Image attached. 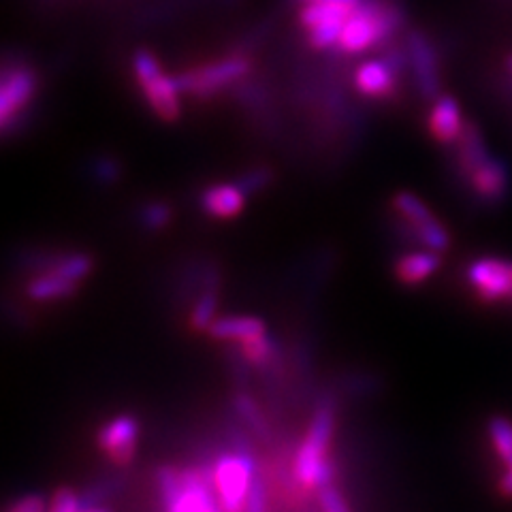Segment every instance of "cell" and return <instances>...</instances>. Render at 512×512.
Instances as JSON below:
<instances>
[{"label": "cell", "instance_id": "cell-39", "mask_svg": "<svg viewBox=\"0 0 512 512\" xmlns=\"http://www.w3.org/2000/svg\"><path fill=\"white\" fill-rule=\"evenodd\" d=\"M508 69H510V73H512V58H508Z\"/></svg>", "mask_w": 512, "mask_h": 512}, {"label": "cell", "instance_id": "cell-31", "mask_svg": "<svg viewBox=\"0 0 512 512\" xmlns=\"http://www.w3.org/2000/svg\"><path fill=\"white\" fill-rule=\"evenodd\" d=\"M318 502L323 512H352L344 500V495L333 485H325L323 489H318Z\"/></svg>", "mask_w": 512, "mask_h": 512}, {"label": "cell", "instance_id": "cell-16", "mask_svg": "<svg viewBox=\"0 0 512 512\" xmlns=\"http://www.w3.org/2000/svg\"><path fill=\"white\" fill-rule=\"evenodd\" d=\"M214 340H222V342H246L250 338H256V335L267 333L265 331V323L261 318L254 316H222L216 318L210 331Z\"/></svg>", "mask_w": 512, "mask_h": 512}, {"label": "cell", "instance_id": "cell-8", "mask_svg": "<svg viewBox=\"0 0 512 512\" xmlns=\"http://www.w3.org/2000/svg\"><path fill=\"white\" fill-rule=\"evenodd\" d=\"M408 62L412 64L414 84L423 99H436L440 94V60L436 47L419 30H412L406 41Z\"/></svg>", "mask_w": 512, "mask_h": 512}, {"label": "cell", "instance_id": "cell-18", "mask_svg": "<svg viewBox=\"0 0 512 512\" xmlns=\"http://www.w3.org/2000/svg\"><path fill=\"white\" fill-rule=\"evenodd\" d=\"M489 158V152L485 148V141L480 137V131L474 124H466L463 128V133L459 137V165L461 171L470 175L485 163Z\"/></svg>", "mask_w": 512, "mask_h": 512}, {"label": "cell", "instance_id": "cell-35", "mask_svg": "<svg viewBox=\"0 0 512 512\" xmlns=\"http://www.w3.org/2000/svg\"><path fill=\"white\" fill-rule=\"evenodd\" d=\"M47 510H50V506L45 504L41 495L30 493V495H24V498H20V500H15L7 512H47Z\"/></svg>", "mask_w": 512, "mask_h": 512}, {"label": "cell", "instance_id": "cell-9", "mask_svg": "<svg viewBox=\"0 0 512 512\" xmlns=\"http://www.w3.org/2000/svg\"><path fill=\"white\" fill-rule=\"evenodd\" d=\"M137 440H139V423L131 414H120L116 419L105 423L99 431V446L107 457L126 466L137 455Z\"/></svg>", "mask_w": 512, "mask_h": 512}, {"label": "cell", "instance_id": "cell-34", "mask_svg": "<svg viewBox=\"0 0 512 512\" xmlns=\"http://www.w3.org/2000/svg\"><path fill=\"white\" fill-rule=\"evenodd\" d=\"M244 512H267V493H265L263 480L254 478L252 489H250V493H248V500H246Z\"/></svg>", "mask_w": 512, "mask_h": 512}, {"label": "cell", "instance_id": "cell-38", "mask_svg": "<svg viewBox=\"0 0 512 512\" xmlns=\"http://www.w3.org/2000/svg\"><path fill=\"white\" fill-rule=\"evenodd\" d=\"M82 512H109V510H105V508H94V506H88V508H84Z\"/></svg>", "mask_w": 512, "mask_h": 512}, {"label": "cell", "instance_id": "cell-30", "mask_svg": "<svg viewBox=\"0 0 512 512\" xmlns=\"http://www.w3.org/2000/svg\"><path fill=\"white\" fill-rule=\"evenodd\" d=\"M84 502L82 495H77L73 489H58L50 502V510L47 512H82Z\"/></svg>", "mask_w": 512, "mask_h": 512}, {"label": "cell", "instance_id": "cell-17", "mask_svg": "<svg viewBox=\"0 0 512 512\" xmlns=\"http://www.w3.org/2000/svg\"><path fill=\"white\" fill-rule=\"evenodd\" d=\"M75 282L62 278L56 271H47L43 276L32 278L26 286V295L35 301H60V299H69L77 293Z\"/></svg>", "mask_w": 512, "mask_h": 512}, {"label": "cell", "instance_id": "cell-2", "mask_svg": "<svg viewBox=\"0 0 512 512\" xmlns=\"http://www.w3.org/2000/svg\"><path fill=\"white\" fill-rule=\"evenodd\" d=\"M335 416L329 406H320L312 416L308 436L303 438L295 455V476L303 487L323 489L331 485L333 468L327 459L329 444L333 438Z\"/></svg>", "mask_w": 512, "mask_h": 512}, {"label": "cell", "instance_id": "cell-13", "mask_svg": "<svg viewBox=\"0 0 512 512\" xmlns=\"http://www.w3.org/2000/svg\"><path fill=\"white\" fill-rule=\"evenodd\" d=\"M468 180H470L476 195L487 203L502 201L506 197L508 186H510L506 165L502 163V160H495V158H487L485 163L480 165Z\"/></svg>", "mask_w": 512, "mask_h": 512}, {"label": "cell", "instance_id": "cell-1", "mask_svg": "<svg viewBox=\"0 0 512 512\" xmlns=\"http://www.w3.org/2000/svg\"><path fill=\"white\" fill-rule=\"evenodd\" d=\"M404 24V13L391 3L363 0L352 9L340 37V50L346 54H363L389 41Z\"/></svg>", "mask_w": 512, "mask_h": 512}, {"label": "cell", "instance_id": "cell-3", "mask_svg": "<svg viewBox=\"0 0 512 512\" xmlns=\"http://www.w3.org/2000/svg\"><path fill=\"white\" fill-rule=\"evenodd\" d=\"M158 489L165 512H222L218 498L212 495V487L197 470L178 472L160 468Z\"/></svg>", "mask_w": 512, "mask_h": 512}, {"label": "cell", "instance_id": "cell-24", "mask_svg": "<svg viewBox=\"0 0 512 512\" xmlns=\"http://www.w3.org/2000/svg\"><path fill=\"white\" fill-rule=\"evenodd\" d=\"M216 310H218V293L216 291H207L197 301V306L192 308L190 327L195 329V331H210L212 323L216 320Z\"/></svg>", "mask_w": 512, "mask_h": 512}, {"label": "cell", "instance_id": "cell-23", "mask_svg": "<svg viewBox=\"0 0 512 512\" xmlns=\"http://www.w3.org/2000/svg\"><path fill=\"white\" fill-rule=\"evenodd\" d=\"M52 271L60 274L62 278H67L75 284L86 280L92 271V259L88 254H69L62 256V259L52 267Z\"/></svg>", "mask_w": 512, "mask_h": 512}, {"label": "cell", "instance_id": "cell-20", "mask_svg": "<svg viewBox=\"0 0 512 512\" xmlns=\"http://www.w3.org/2000/svg\"><path fill=\"white\" fill-rule=\"evenodd\" d=\"M352 9L344 5H331V3H308L299 13L301 26L310 30L314 26H320L331 20H348Z\"/></svg>", "mask_w": 512, "mask_h": 512}, {"label": "cell", "instance_id": "cell-10", "mask_svg": "<svg viewBox=\"0 0 512 512\" xmlns=\"http://www.w3.org/2000/svg\"><path fill=\"white\" fill-rule=\"evenodd\" d=\"M399 75L402 73L393 69L384 58L367 60L355 71V88L370 99H389L397 88Z\"/></svg>", "mask_w": 512, "mask_h": 512}, {"label": "cell", "instance_id": "cell-32", "mask_svg": "<svg viewBox=\"0 0 512 512\" xmlns=\"http://www.w3.org/2000/svg\"><path fill=\"white\" fill-rule=\"evenodd\" d=\"M271 180H274V173H271L269 169L265 167H259V169H250L246 171L242 178H239V186H242L248 195L250 192H256V190H263L271 184Z\"/></svg>", "mask_w": 512, "mask_h": 512}, {"label": "cell", "instance_id": "cell-27", "mask_svg": "<svg viewBox=\"0 0 512 512\" xmlns=\"http://www.w3.org/2000/svg\"><path fill=\"white\" fill-rule=\"evenodd\" d=\"M242 352L250 363H265L274 355V342L267 338V333H261L256 338L242 342Z\"/></svg>", "mask_w": 512, "mask_h": 512}, {"label": "cell", "instance_id": "cell-22", "mask_svg": "<svg viewBox=\"0 0 512 512\" xmlns=\"http://www.w3.org/2000/svg\"><path fill=\"white\" fill-rule=\"evenodd\" d=\"M489 440L493 444L495 455L500 457V461H510L512 459V421L506 419V416H493L489 421Z\"/></svg>", "mask_w": 512, "mask_h": 512}, {"label": "cell", "instance_id": "cell-21", "mask_svg": "<svg viewBox=\"0 0 512 512\" xmlns=\"http://www.w3.org/2000/svg\"><path fill=\"white\" fill-rule=\"evenodd\" d=\"M393 210L397 212L399 218H402L408 224L410 229L416 227V224L434 218V214H431L429 207L419 197L412 195V192H397L395 199H393Z\"/></svg>", "mask_w": 512, "mask_h": 512}, {"label": "cell", "instance_id": "cell-28", "mask_svg": "<svg viewBox=\"0 0 512 512\" xmlns=\"http://www.w3.org/2000/svg\"><path fill=\"white\" fill-rule=\"evenodd\" d=\"M133 71H135V77H137L139 86L141 84H148L150 79H154V77H158L160 73H163V69H160V62L148 50H141V52L135 54V58H133Z\"/></svg>", "mask_w": 512, "mask_h": 512}, {"label": "cell", "instance_id": "cell-11", "mask_svg": "<svg viewBox=\"0 0 512 512\" xmlns=\"http://www.w3.org/2000/svg\"><path fill=\"white\" fill-rule=\"evenodd\" d=\"M141 92L146 96V101L150 103L154 114L165 120V122H175L182 114L180 107V86L175 82V75L169 77L165 73H160L158 77L150 79L148 84H141Z\"/></svg>", "mask_w": 512, "mask_h": 512}, {"label": "cell", "instance_id": "cell-12", "mask_svg": "<svg viewBox=\"0 0 512 512\" xmlns=\"http://www.w3.org/2000/svg\"><path fill=\"white\" fill-rule=\"evenodd\" d=\"M248 192L235 184H214L201 195V207L207 216L218 220H229L244 212Z\"/></svg>", "mask_w": 512, "mask_h": 512}, {"label": "cell", "instance_id": "cell-33", "mask_svg": "<svg viewBox=\"0 0 512 512\" xmlns=\"http://www.w3.org/2000/svg\"><path fill=\"white\" fill-rule=\"evenodd\" d=\"M92 173H94V178L99 180L101 184H114L120 178V167H118L116 160L99 158L92 165Z\"/></svg>", "mask_w": 512, "mask_h": 512}, {"label": "cell", "instance_id": "cell-7", "mask_svg": "<svg viewBox=\"0 0 512 512\" xmlns=\"http://www.w3.org/2000/svg\"><path fill=\"white\" fill-rule=\"evenodd\" d=\"M468 282L476 291V295L487 303L512 301V263L495 256H485L470 263Z\"/></svg>", "mask_w": 512, "mask_h": 512}, {"label": "cell", "instance_id": "cell-19", "mask_svg": "<svg viewBox=\"0 0 512 512\" xmlns=\"http://www.w3.org/2000/svg\"><path fill=\"white\" fill-rule=\"evenodd\" d=\"M410 233L414 235L416 242H419L427 250H434V252L442 254L444 250H448V246H451V235H448L446 227L436 216L431 220L416 224V227L410 229Z\"/></svg>", "mask_w": 512, "mask_h": 512}, {"label": "cell", "instance_id": "cell-4", "mask_svg": "<svg viewBox=\"0 0 512 512\" xmlns=\"http://www.w3.org/2000/svg\"><path fill=\"white\" fill-rule=\"evenodd\" d=\"M214 493L222 512H244L254 483V459L248 451L224 453L212 472Z\"/></svg>", "mask_w": 512, "mask_h": 512}, {"label": "cell", "instance_id": "cell-14", "mask_svg": "<svg viewBox=\"0 0 512 512\" xmlns=\"http://www.w3.org/2000/svg\"><path fill=\"white\" fill-rule=\"evenodd\" d=\"M463 128L461 120V111L455 99L451 96H440L436 101V105L431 107V114H429V131L434 135L440 143H453L459 141Z\"/></svg>", "mask_w": 512, "mask_h": 512}, {"label": "cell", "instance_id": "cell-15", "mask_svg": "<svg viewBox=\"0 0 512 512\" xmlns=\"http://www.w3.org/2000/svg\"><path fill=\"white\" fill-rule=\"evenodd\" d=\"M440 265H442V254L425 248L421 252L404 254L402 259L395 263V276L406 286L423 284L425 280H429L436 274Z\"/></svg>", "mask_w": 512, "mask_h": 512}, {"label": "cell", "instance_id": "cell-5", "mask_svg": "<svg viewBox=\"0 0 512 512\" xmlns=\"http://www.w3.org/2000/svg\"><path fill=\"white\" fill-rule=\"evenodd\" d=\"M248 73L250 60H246L244 56H229L205 64V67L175 75V82H178L184 94L199 96V99H210V96L222 92L224 88L242 82Z\"/></svg>", "mask_w": 512, "mask_h": 512}, {"label": "cell", "instance_id": "cell-29", "mask_svg": "<svg viewBox=\"0 0 512 512\" xmlns=\"http://www.w3.org/2000/svg\"><path fill=\"white\" fill-rule=\"evenodd\" d=\"M235 408H237L239 416H242V419H244L254 431H259V434H265V431H267L265 419H263V414H261L259 406H256V402H254L252 397H248V395H237Z\"/></svg>", "mask_w": 512, "mask_h": 512}, {"label": "cell", "instance_id": "cell-37", "mask_svg": "<svg viewBox=\"0 0 512 512\" xmlns=\"http://www.w3.org/2000/svg\"><path fill=\"white\" fill-rule=\"evenodd\" d=\"M303 3H331V5H344V7L355 9L363 3V0H303Z\"/></svg>", "mask_w": 512, "mask_h": 512}, {"label": "cell", "instance_id": "cell-26", "mask_svg": "<svg viewBox=\"0 0 512 512\" xmlns=\"http://www.w3.org/2000/svg\"><path fill=\"white\" fill-rule=\"evenodd\" d=\"M139 218H141L143 227H146L148 231H160V229H165L167 224L171 222L173 210H171L169 203L154 201V203H148L146 207H143Z\"/></svg>", "mask_w": 512, "mask_h": 512}, {"label": "cell", "instance_id": "cell-36", "mask_svg": "<svg viewBox=\"0 0 512 512\" xmlns=\"http://www.w3.org/2000/svg\"><path fill=\"white\" fill-rule=\"evenodd\" d=\"M498 491H500L502 498L512 500V459H510V461H506V472H504V476L500 478Z\"/></svg>", "mask_w": 512, "mask_h": 512}, {"label": "cell", "instance_id": "cell-6", "mask_svg": "<svg viewBox=\"0 0 512 512\" xmlns=\"http://www.w3.org/2000/svg\"><path fill=\"white\" fill-rule=\"evenodd\" d=\"M37 92V73L24 62L7 64L0 82V122L3 131L9 133L11 124L20 118L26 105Z\"/></svg>", "mask_w": 512, "mask_h": 512}, {"label": "cell", "instance_id": "cell-25", "mask_svg": "<svg viewBox=\"0 0 512 512\" xmlns=\"http://www.w3.org/2000/svg\"><path fill=\"white\" fill-rule=\"evenodd\" d=\"M346 20H331L308 30V41L314 50H327L331 45H338L344 32Z\"/></svg>", "mask_w": 512, "mask_h": 512}]
</instances>
